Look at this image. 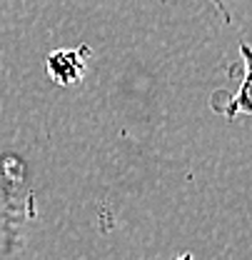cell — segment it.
I'll use <instances>...</instances> for the list:
<instances>
[{
    "mask_svg": "<svg viewBox=\"0 0 252 260\" xmlns=\"http://www.w3.org/2000/svg\"><path fill=\"white\" fill-rule=\"evenodd\" d=\"M75 58H78L75 53H55V55H50L48 70L55 78V83L70 85V83H75L85 73V65H80Z\"/></svg>",
    "mask_w": 252,
    "mask_h": 260,
    "instance_id": "6da1fadb",
    "label": "cell"
},
{
    "mask_svg": "<svg viewBox=\"0 0 252 260\" xmlns=\"http://www.w3.org/2000/svg\"><path fill=\"white\" fill-rule=\"evenodd\" d=\"M242 55L247 60V78H245V83L237 93V108L245 110V113H252V50L247 45H242Z\"/></svg>",
    "mask_w": 252,
    "mask_h": 260,
    "instance_id": "7a4b0ae2",
    "label": "cell"
},
{
    "mask_svg": "<svg viewBox=\"0 0 252 260\" xmlns=\"http://www.w3.org/2000/svg\"><path fill=\"white\" fill-rule=\"evenodd\" d=\"M177 260H192V255H183V258H177Z\"/></svg>",
    "mask_w": 252,
    "mask_h": 260,
    "instance_id": "3957f363",
    "label": "cell"
}]
</instances>
